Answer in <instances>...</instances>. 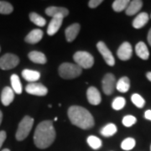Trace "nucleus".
<instances>
[{"label": "nucleus", "mask_w": 151, "mask_h": 151, "mask_svg": "<svg viewBox=\"0 0 151 151\" xmlns=\"http://www.w3.org/2000/svg\"><path fill=\"white\" fill-rule=\"evenodd\" d=\"M57 119H58V118H57V117H55L54 119V121H57Z\"/></svg>", "instance_id": "ea45409f"}, {"label": "nucleus", "mask_w": 151, "mask_h": 151, "mask_svg": "<svg viewBox=\"0 0 151 151\" xmlns=\"http://www.w3.org/2000/svg\"><path fill=\"white\" fill-rule=\"evenodd\" d=\"M80 29H81V26L77 23L72 24L71 25H70V26H68V27L66 28L65 31L66 40L68 42H72L76 38L77 35L79 34Z\"/></svg>", "instance_id": "2eb2a0df"}, {"label": "nucleus", "mask_w": 151, "mask_h": 151, "mask_svg": "<svg viewBox=\"0 0 151 151\" xmlns=\"http://www.w3.org/2000/svg\"><path fill=\"white\" fill-rule=\"evenodd\" d=\"M146 77L148 78V80H149V81H151V71L146 73Z\"/></svg>", "instance_id": "e433bc0d"}, {"label": "nucleus", "mask_w": 151, "mask_h": 151, "mask_svg": "<svg viewBox=\"0 0 151 151\" xmlns=\"http://www.w3.org/2000/svg\"><path fill=\"white\" fill-rule=\"evenodd\" d=\"M22 76L24 77V80H26L30 83H34L36 82L40 78V73L37 70L25 69L22 71Z\"/></svg>", "instance_id": "aec40b11"}, {"label": "nucleus", "mask_w": 151, "mask_h": 151, "mask_svg": "<svg viewBox=\"0 0 151 151\" xmlns=\"http://www.w3.org/2000/svg\"><path fill=\"white\" fill-rule=\"evenodd\" d=\"M135 145H136V141H135L134 139H133V138H127V139H125L122 142L121 148L124 150L129 151L133 150L135 147Z\"/></svg>", "instance_id": "c85d7f7f"}, {"label": "nucleus", "mask_w": 151, "mask_h": 151, "mask_svg": "<svg viewBox=\"0 0 151 151\" xmlns=\"http://www.w3.org/2000/svg\"><path fill=\"white\" fill-rule=\"evenodd\" d=\"M126 104V100L125 98L123 97H116L112 103V108L116 110V111H119V110H121L124 108Z\"/></svg>", "instance_id": "c756f323"}, {"label": "nucleus", "mask_w": 151, "mask_h": 151, "mask_svg": "<svg viewBox=\"0 0 151 151\" xmlns=\"http://www.w3.org/2000/svg\"><path fill=\"white\" fill-rule=\"evenodd\" d=\"M6 137H7V135H6L5 131H0V148L2 147L4 142L5 141Z\"/></svg>", "instance_id": "72a5a7b5"}, {"label": "nucleus", "mask_w": 151, "mask_h": 151, "mask_svg": "<svg viewBox=\"0 0 151 151\" xmlns=\"http://www.w3.org/2000/svg\"><path fill=\"white\" fill-rule=\"evenodd\" d=\"M116 78L115 76L112 73H108L104 76L102 84H103V91L106 95H111L114 89L116 88Z\"/></svg>", "instance_id": "0eeeda50"}, {"label": "nucleus", "mask_w": 151, "mask_h": 151, "mask_svg": "<svg viewBox=\"0 0 151 151\" xmlns=\"http://www.w3.org/2000/svg\"><path fill=\"white\" fill-rule=\"evenodd\" d=\"M68 118L71 124L81 129H89L94 126V119L91 113L80 106H71L68 109Z\"/></svg>", "instance_id": "f03ea898"}, {"label": "nucleus", "mask_w": 151, "mask_h": 151, "mask_svg": "<svg viewBox=\"0 0 151 151\" xmlns=\"http://www.w3.org/2000/svg\"><path fill=\"white\" fill-rule=\"evenodd\" d=\"M147 39H148V42H149L150 45L151 46V28H150V29L149 30V33H148V37H147Z\"/></svg>", "instance_id": "c9c22d12"}, {"label": "nucleus", "mask_w": 151, "mask_h": 151, "mask_svg": "<svg viewBox=\"0 0 151 151\" xmlns=\"http://www.w3.org/2000/svg\"><path fill=\"white\" fill-rule=\"evenodd\" d=\"M135 52L136 55L141 58L142 60H146L149 59L150 57V51H149V49L147 47L146 44L143 41H140L135 46Z\"/></svg>", "instance_id": "a211bd4d"}, {"label": "nucleus", "mask_w": 151, "mask_h": 151, "mask_svg": "<svg viewBox=\"0 0 151 151\" xmlns=\"http://www.w3.org/2000/svg\"><path fill=\"white\" fill-rule=\"evenodd\" d=\"M136 122H137V119L133 115H127L122 120V123L125 127H131L134 124H135Z\"/></svg>", "instance_id": "2f4dec72"}, {"label": "nucleus", "mask_w": 151, "mask_h": 151, "mask_svg": "<svg viewBox=\"0 0 151 151\" xmlns=\"http://www.w3.org/2000/svg\"><path fill=\"white\" fill-rule=\"evenodd\" d=\"M11 85L13 91L17 94H21L22 93V85L19 76L16 74H13L11 76Z\"/></svg>", "instance_id": "b1692460"}, {"label": "nucleus", "mask_w": 151, "mask_h": 151, "mask_svg": "<svg viewBox=\"0 0 151 151\" xmlns=\"http://www.w3.org/2000/svg\"><path fill=\"white\" fill-rule=\"evenodd\" d=\"M19 63V57L14 54L7 53L0 58V68L2 70H10L16 67Z\"/></svg>", "instance_id": "423d86ee"}, {"label": "nucleus", "mask_w": 151, "mask_h": 151, "mask_svg": "<svg viewBox=\"0 0 151 151\" xmlns=\"http://www.w3.org/2000/svg\"><path fill=\"white\" fill-rule=\"evenodd\" d=\"M45 14L48 16L52 17V18L57 16H61L65 18V16H67L69 14V10L65 8H63V7L51 6V7H49L45 9Z\"/></svg>", "instance_id": "f8f14e48"}, {"label": "nucleus", "mask_w": 151, "mask_h": 151, "mask_svg": "<svg viewBox=\"0 0 151 151\" xmlns=\"http://www.w3.org/2000/svg\"><path fill=\"white\" fill-rule=\"evenodd\" d=\"M29 19L35 24H36L37 26H40V27H43L46 24V20L44 19L43 17L40 16V14H38L36 13H30L29 14Z\"/></svg>", "instance_id": "bb28decb"}, {"label": "nucleus", "mask_w": 151, "mask_h": 151, "mask_svg": "<svg viewBox=\"0 0 151 151\" xmlns=\"http://www.w3.org/2000/svg\"><path fill=\"white\" fill-rule=\"evenodd\" d=\"M150 151H151V146H150Z\"/></svg>", "instance_id": "79ce46f5"}, {"label": "nucleus", "mask_w": 151, "mask_h": 151, "mask_svg": "<svg viewBox=\"0 0 151 151\" xmlns=\"http://www.w3.org/2000/svg\"><path fill=\"white\" fill-rule=\"evenodd\" d=\"M97 48L100 54L103 55V58L106 61V63L110 66H113L115 65V59L113 57L111 50L108 48L106 44L103 41H99L97 44Z\"/></svg>", "instance_id": "6e6552de"}, {"label": "nucleus", "mask_w": 151, "mask_h": 151, "mask_svg": "<svg viewBox=\"0 0 151 151\" xmlns=\"http://www.w3.org/2000/svg\"><path fill=\"white\" fill-rule=\"evenodd\" d=\"M14 10V8L11 4L6 1H0V14H9Z\"/></svg>", "instance_id": "7c9ffc66"}, {"label": "nucleus", "mask_w": 151, "mask_h": 151, "mask_svg": "<svg viewBox=\"0 0 151 151\" xmlns=\"http://www.w3.org/2000/svg\"><path fill=\"white\" fill-rule=\"evenodd\" d=\"M117 55L121 60H129L133 55V49H132L131 44L127 41L124 42L118 49Z\"/></svg>", "instance_id": "9d476101"}, {"label": "nucleus", "mask_w": 151, "mask_h": 151, "mask_svg": "<svg viewBox=\"0 0 151 151\" xmlns=\"http://www.w3.org/2000/svg\"><path fill=\"white\" fill-rule=\"evenodd\" d=\"M2 120H3V113L0 111V124L2 123Z\"/></svg>", "instance_id": "4c0bfd02"}, {"label": "nucleus", "mask_w": 151, "mask_h": 151, "mask_svg": "<svg viewBox=\"0 0 151 151\" xmlns=\"http://www.w3.org/2000/svg\"><path fill=\"white\" fill-rule=\"evenodd\" d=\"M14 98V92L9 86H5L1 93V102L4 106H9Z\"/></svg>", "instance_id": "dca6fc26"}, {"label": "nucleus", "mask_w": 151, "mask_h": 151, "mask_svg": "<svg viewBox=\"0 0 151 151\" xmlns=\"http://www.w3.org/2000/svg\"><path fill=\"white\" fill-rule=\"evenodd\" d=\"M76 64L81 69H89L94 64V58L92 55L86 51H77L73 55Z\"/></svg>", "instance_id": "39448f33"}, {"label": "nucleus", "mask_w": 151, "mask_h": 151, "mask_svg": "<svg viewBox=\"0 0 151 151\" xmlns=\"http://www.w3.org/2000/svg\"><path fill=\"white\" fill-rule=\"evenodd\" d=\"M0 51H1V47H0Z\"/></svg>", "instance_id": "a19ab883"}, {"label": "nucleus", "mask_w": 151, "mask_h": 151, "mask_svg": "<svg viewBox=\"0 0 151 151\" xmlns=\"http://www.w3.org/2000/svg\"><path fill=\"white\" fill-rule=\"evenodd\" d=\"M130 88V80L127 76H123L116 83V89L122 93L127 92Z\"/></svg>", "instance_id": "4be33fe9"}, {"label": "nucleus", "mask_w": 151, "mask_h": 151, "mask_svg": "<svg viewBox=\"0 0 151 151\" xmlns=\"http://www.w3.org/2000/svg\"><path fill=\"white\" fill-rule=\"evenodd\" d=\"M150 18H151V15H150Z\"/></svg>", "instance_id": "37998d69"}, {"label": "nucleus", "mask_w": 151, "mask_h": 151, "mask_svg": "<svg viewBox=\"0 0 151 151\" xmlns=\"http://www.w3.org/2000/svg\"><path fill=\"white\" fill-rule=\"evenodd\" d=\"M86 97L92 105H99L102 102V97L99 91L95 86H90L86 91Z\"/></svg>", "instance_id": "9b49d317"}, {"label": "nucleus", "mask_w": 151, "mask_h": 151, "mask_svg": "<svg viewBox=\"0 0 151 151\" xmlns=\"http://www.w3.org/2000/svg\"><path fill=\"white\" fill-rule=\"evenodd\" d=\"M33 124H34V119L29 116H25L22 119L21 122L19 124L15 134L17 140L22 141L27 138L28 135L29 134L30 131L32 129Z\"/></svg>", "instance_id": "20e7f679"}, {"label": "nucleus", "mask_w": 151, "mask_h": 151, "mask_svg": "<svg viewBox=\"0 0 151 151\" xmlns=\"http://www.w3.org/2000/svg\"><path fill=\"white\" fill-rule=\"evenodd\" d=\"M129 2V0H115L113 3L112 7L115 12H122L127 9Z\"/></svg>", "instance_id": "393cba45"}, {"label": "nucleus", "mask_w": 151, "mask_h": 151, "mask_svg": "<svg viewBox=\"0 0 151 151\" xmlns=\"http://www.w3.org/2000/svg\"><path fill=\"white\" fill-rule=\"evenodd\" d=\"M103 3V0H91L88 3V6L92 9H95Z\"/></svg>", "instance_id": "473e14b6"}, {"label": "nucleus", "mask_w": 151, "mask_h": 151, "mask_svg": "<svg viewBox=\"0 0 151 151\" xmlns=\"http://www.w3.org/2000/svg\"><path fill=\"white\" fill-rule=\"evenodd\" d=\"M25 91L29 94L39 96V97H43V96H45L47 94L48 89L46 88V86H44L42 83L34 82V83L28 84L25 87Z\"/></svg>", "instance_id": "1a4fd4ad"}, {"label": "nucleus", "mask_w": 151, "mask_h": 151, "mask_svg": "<svg viewBox=\"0 0 151 151\" xmlns=\"http://www.w3.org/2000/svg\"><path fill=\"white\" fill-rule=\"evenodd\" d=\"M64 18L61 16H57L52 18V19L50 20V24L48 25V29H47V34L49 35H54L55 34L58 32L62 24Z\"/></svg>", "instance_id": "ddd939ff"}, {"label": "nucleus", "mask_w": 151, "mask_h": 151, "mask_svg": "<svg viewBox=\"0 0 151 151\" xmlns=\"http://www.w3.org/2000/svg\"><path fill=\"white\" fill-rule=\"evenodd\" d=\"M2 151H10V150H9V149H4Z\"/></svg>", "instance_id": "58836bf2"}, {"label": "nucleus", "mask_w": 151, "mask_h": 151, "mask_svg": "<svg viewBox=\"0 0 151 151\" xmlns=\"http://www.w3.org/2000/svg\"><path fill=\"white\" fill-rule=\"evenodd\" d=\"M145 118L151 121V110H147L145 113Z\"/></svg>", "instance_id": "f704fd0d"}, {"label": "nucleus", "mask_w": 151, "mask_h": 151, "mask_svg": "<svg viewBox=\"0 0 151 151\" xmlns=\"http://www.w3.org/2000/svg\"><path fill=\"white\" fill-rule=\"evenodd\" d=\"M58 71L60 77H62L63 79L70 80L78 77L81 74L82 69L76 64L65 62L60 65Z\"/></svg>", "instance_id": "7ed1b4c3"}, {"label": "nucleus", "mask_w": 151, "mask_h": 151, "mask_svg": "<svg viewBox=\"0 0 151 151\" xmlns=\"http://www.w3.org/2000/svg\"><path fill=\"white\" fill-rule=\"evenodd\" d=\"M118 131V128L114 124H108L101 129V134L104 137H111Z\"/></svg>", "instance_id": "5701e85b"}, {"label": "nucleus", "mask_w": 151, "mask_h": 151, "mask_svg": "<svg viewBox=\"0 0 151 151\" xmlns=\"http://www.w3.org/2000/svg\"><path fill=\"white\" fill-rule=\"evenodd\" d=\"M131 101L139 108H144V106L145 105V100L144 99V97H142V96L138 93H134L131 96Z\"/></svg>", "instance_id": "cd10ccee"}, {"label": "nucleus", "mask_w": 151, "mask_h": 151, "mask_svg": "<svg viewBox=\"0 0 151 151\" xmlns=\"http://www.w3.org/2000/svg\"><path fill=\"white\" fill-rule=\"evenodd\" d=\"M56 133L52 121L45 120L38 124L34 134V142L39 149H46L53 144Z\"/></svg>", "instance_id": "f257e3e1"}, {"label": "nucleus", "mask_w": 151, "mask_h": 151, "mask_svg": "<svg viewBox=\"0 0 151 151\" xmlns=\"http://www.w3.org/2000/svg\"><path fill=\"white\" fill-rule=\"evenodd\" d=\"M150 19V16L147 13L142 12L140 14H139L137 16L135 17V19H134V21L132 23L133 27L134 29H141L143 28L146 24L148 23Z\"/></svg>", "instance_id": "f3484780"}, {"label": "nucleus", "mask_w": 151, "mask_h": 151, "mask_svg": "<svg viewBox=\"0 0 151 151\" xmlns=\"http://www.w3.org/2000/svg\"><path fill=\"white\" fill-rule=\"evenodd\" d=\"M28 56H29V59L32 62H34V63L45 64L47 61L45 54L42 53V52H40V51H36V50H34V51L29 52V55H28Z\"/></svg>", "instance_id": "412c9836"}, {"label": "nucleus", "mask_w": 151, "mask_h": 151, "mask_svg": "<svg viewBox=\"0 0 151 151\" xmlns=\"http://www.w3.org/2000/svg\"><path fill=\"white\" fill-rule=\"evenodd\" d=\"M43 38V31L40 29H35L28 34L24 41L29 44H37Z\"/></svg>", "instance_id": "4468645a"}, {"label": "nucleus", "mask_w": 151, "mask_h": 151, "mask_svg": "<svg viewBox=\"0 0 151 151\" xmlns=\"http://www.w3.org/2000/svg\"><path fill=\"white\" fill-rule=\"evenodd\" d=\"M86 142H87L88 145L90 146L92 149H93V150H98V149H100L102 145H103L102 140L99 138L94 136V135L89 136L87 138V139H86Z\"/></svg>", "instance_id": "a878e982"}, {"label": "nucleus", "mask_w": 151, "mask_h": 151, "mask_svg": "<svg viewBox=\"0 0 151 151\" xmlns=\"http://www.w3.org/2000/svg\"><path fill=\"white\" fill-rule=\"evenodd\" d=\"M143 6V2L141 0H133L129 2L127 9H125L126 14L129 16H132L136 14L140 10Z\"/></svg>", "instance_id": "6ab92c4d"}]
</instances>
